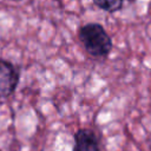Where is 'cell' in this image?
I'll use <instances>...</instances> for the list:
<instances>
[{
	"label": "cell",
	"instance_id": "2",
	"mask_svg": "<svg viewBox=\"0 0 151 151\" xmlns=\"http://www.w3.org/2000/svg\"><path fill=\"white\" fill-rule=\"evenodd\" d=\"M19 79L20 76L17 67L11 61L0 58V99L13 94Z\"/></svg>",
	"mask_w": 151,
	"mask_h": 151
},
{
	"label": "cell",
	"instance_id": "4",
	"mask_svg": "<svg viewBox=\"0 0 151 151\" xmlns=\"http://www.w3.org/2000/svg\"><path fill=\"white\" fill-rule=\"evenodd\" d=\"M125 1L126 0H93L94 5L97 7H99L100 9H103L105 12H109V13L119 11L123 7Z\"/></svg>",
	"mask_w": 151,
	"mask_h": 151
},
{
	"label": "cell",
	"instance_id": "5",
	"mask_svg": "<svg viewBox=\"0 0 151 151\" xmlns=\"http://www.w3.org/2000/svg\"><path fill=\"white\" fill-rule=\"evenodd\" d=\"M9 1H20V0H9Z\"/></svg>",
	"mask_w": 151,
	"mask_h": 151
},
{
	"label": "cell",
	"instance_id": "1",
	"mask_svg": "<svg viewBox=\"0 0 151 151\" xmlns=\"http://www.w3.org/2000/svg\"><path fill=\"white\" fill-rule=\"evenodd\" d=\"M78 37L85 51L94 58H105L112 50V39L98 22H88L79 28Z\"/></svg>",
	"mask_w": 151,
	"mask_h": 151
},
{
	"label": "cell",
	"instance_id": "3",
	"mask_svg": "<svg viewBox=\"0 0 151 151\" xmlns=\"http://www.w3.org/2000/svg\"><path fill=\"white\" fill-rule=\"evenodd\" d=\"M73 151H100L97 134L90 129H79L74 136Z\"/></svg>",
	"mask_w": 151,
	"mask_h": 151
}]
</instances>
